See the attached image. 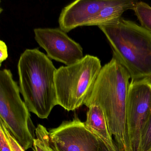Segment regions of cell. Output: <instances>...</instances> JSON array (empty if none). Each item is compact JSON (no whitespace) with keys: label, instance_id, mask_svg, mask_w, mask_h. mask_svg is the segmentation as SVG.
<instances>
[{"label":"cell","instance_id":"cell-1","mask_svg":"<svg viewBox=\"0 0 151 151\" xmlns=\"http://www.w3.org/2000/svg\"><path fill=\"white\" fill-rule=\"evenodd\" d=\"M130 76L113 57L102 67L85 105L99 106L119 151H130L126 124V101Z\"/></svg>","mask_w":151,"mask_h":151},{"label":"cell","instance_id":"cell-2","mask_svg":"<svg viewBox=\"0 0 151 151\" xmlns=\"http://www.w3.org/2000/svg\"><path fill=\"white\" fill-rule=\"evenodd\" d=\"M19 88L30 112L46 119L58 105L55 83L57 69L38 49H27L18 61Z\"/></svg>","mask_w":151,"mask_h":151},{"label":"cell","instance_id":"cell-3","mask_svg":"<svg viewBox=\"0 0 151 151\" xmlns=\"http://www.w3.org/2000/svg\"><path fill=\"white\" fill-rule=\"evenodd\" d=\"M99 28L110 45L113 57L129 72L131 81L151 80V32L122 18Z\"/></svg>","mask_w":151,"mask_h":151},{"label":"cell","instance_id":"cell-4","mask_svg":"<svg viewBox=\"0 0 151 151\" xmlns=\"http://www.w3.org/2000/svg\"><path fill=\"white\" fill-rule=\"evenodd\" d=\"M101 68L98 57L86 55L74 64L57 69L55 83L58 105L68 111L84 105Z\"/></svg>","mask_w":151,"mask_h":151},{"label":"cell","instance_id":"cell-5","mask_svg":"<svg viewBox=\"0 0 151 151\" xmlns=\"http://www.w3.org/2000/svg\"><path fill=\"white\" fill-rule=\"evenodd\" d=\"M17 83L10 70L0 71V118L9 131L25 151L33 147L30 114L20 96Z\"/></svg>","mask_w":151,"mask_h":151},{"label":"cell","instance_id":"cell-6","mask_svg":"<svg viewBox=\"0 0 151 151\" xmlns=\"http://www.w3.org/2000/svg\"><path fill=\"white\" fill-rule=\"evenodd\" d=\"M130 151H139L143 129L151 114V80L131 81L126 101Z\"/></svg>","mask_w":151,"mask_h":151},{"label":"cell","instance_id":"cell-7","mask_svg":"<svg viewBox=\"0 0 151 151\" xmlns=\"http://www.w3.org/2000/svg\"><path fill=\"white\" fill-rule=\"evenodd\" d=\"M49 132L54 151H99V139L78 118L64 121Z\"/></svg>","mask_w":151,"mask_h":151},{"label":"cell","instance_id":"cell-8","mask_svg":"<svg viewBox=\"0 0 151 151\" xmlns=\"http://www.w3.org/2000/svg\"><path fill=\"white\" fill-rule=\"evenodd\" d=\"M34 33L37 43L52 60L69 66L83 58L80 44L60 28H37Z\"/></svg>","mask_w":151,"mask_h":151},{"label":"cell","instance_id":"cell-9","mask_svg":"<svg viewBox=\"0 0 151 151\" xmlns=\"http://www.w3.org/2000/svg\"><path fill=\"white\" fill-rule=\"evenodd\" d=\"M111 0H77L63 8L59 18L60 28L66 33L81 26H87Z\"/></svg>","mask_w":151,"mask_h":151},{"label":"cell","instance_id":"cell-10","mask_svg":"<svg viewBox=\"0 0 151 151\" xmlns=\"http://www.w3.org/2000/svg\"><path fill=\"white\" fill-rule=\"evenodd\" d=\"M86 127L96 136L109 151H119L109 129L105 115L101 109L97 105L87 107Z\"/></svg>","mask_w":151,"mask_h":151},{"label":"cell","instance_id":"cell-11","mask_svg":"<svg viewBox=\"0 0 151 151\" xmlns=\"http://www.w3.org/2000/svg\"><path fill=\"white\" fill-rule=\"evenodd\" d=\"M137 1L111 0L110 3L104 6L99 14L90 21L87 26L110 25L117 22L124 12L132 9Z\"/></svg>","mask_w":151,"mask_h":151},{"label":"cell","instance_id":"cell-12","mask_svg":"<svg viewBox=\"0 0 151 151\" xmlns=\"http://www.w3.org/2000/svg\"><path fill=\"white\" fill-rule=\"evenodd\" d=\"M36 138L33 142L34 151H54L50 141L49 132L42 124H38L35 129Z\"/></svg>","mask_w":151,"mask_h":151},{"label":"cell","instance_id":"cell-13","mask_svg":"<svg viewBox=\"0 0 151 151\" xmlns=\"http://www.w3.org/2000/svg\"><path fill=\"white\" fill-rule=\"evenodd\" d=\"M132 10L141 26L151 32V7L145 2L137 1Z\"/></svg>","mask_w":151,"mask_h":151},{"label":"cell","instance_id":"cell-14","mask_svg":"<svg viewBox=\"0 0 151 151\" xmlns=\"http://www.w3.org/2000/svg\"><path fill=\"white\" fill-rule=\"evenodd\" d=\"M151 149V114L142 132L139 151H148Z\"/></svg>","mask_w":151,"mask_h":151},{"label":"cell","instance_id":"cell-15","mask_svg":"<svg viewBox=\"0 0 151 151\" xmlns=\"http://www.w3.org/2000/svg\"><path fill=\"white\" fill-rule=\"evenodd\" d=\"M0 128H1L4 131L12 151H25L21 146V145L17 141L16 139L12 136L10 132L9 131L1 119H0Z\"/></svg>","mask_w":151,"mask_h":151},{"label":"cell","instance_id":"cell-16","mask_svg":"<svg viewBox=\"0 0 151 151\" xmlns=\"http://www.w3.org/2000/svg\"><path fill=\"white\" fill-rule=\"evenodd\" d=\"M0 151H12L6 135L1 128H0Z\"/></svg>","mask_w":151,"mask_h":151},{"label":"cell","instance_id":"cell-17","mask_svg":"<svg viewBox=\"0 0 151 151\" xmlns=\"http://www.w3.org/2000/svg\"><path fill=\"white\" fill-rule=\"evenodd\" d=\"M8 57V47L5 42L0 41V65L1 66L2 62L6 60Z\"/></svg>","mask_w":151,"mask_h":151},{"label":"cell","instance_id":"cell-18","mask_svg":"<svg viewBox=\"0 0 151 151\" xmlns=\"http://www.w3.org/2000/svg\"><path fill=\"white\" fill-rule=\"evenodd\" d=\"M100 150L99 151H109L106 147L104 144L100 140Z\"/></svg>","mask_w":151,"mask_h":151},{"label":"cell","instance_id":"cell-19","mask_svg":"<svg viewBox=\"0 0 151 151\" xmlns=\"http://www.w3.org/2000/svg\"><path fill=\"white\" fill-rule=\"evenodd\" d=\"M151 151V150H149V151Z\"/></svg>","mask_w":151,"mask_h":151}]
</instances>
